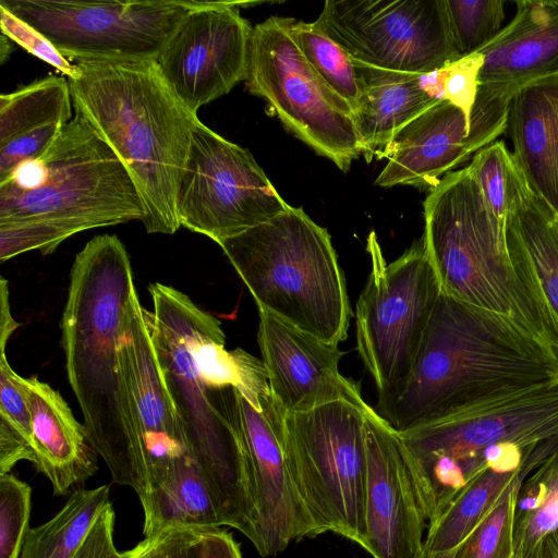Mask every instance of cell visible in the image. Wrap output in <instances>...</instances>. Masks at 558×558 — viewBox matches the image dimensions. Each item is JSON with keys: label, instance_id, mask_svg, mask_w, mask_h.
Listing matches in <instances>:
<instances>
[{"label": "cell", "instance_id": "obj_34", "mask_svg": "<svg viewBox=\"0 0 558 558\" xmlns=\"http://www.w3.org/2000/svg\"><path fill=\"white\" fill-rule=\"evenodd\" d=\"M511 161L512 153L502 141H496L478 150L468 166L480 186L496 235L506 247Z\"/></svg>", "mask_w": 558, "mask_h": 558}, {"label": "cell", "instance_id": "obj_33", "mask_svg": "<svg viewBox=\"0 0 558 558\" xmlns=\"http://www.w3.org/2000/svg\"><path fill=\"white\" fill-rule=\"evenodd\" d=\"M445 11L459 58L483 48L502 28L506 16L501 0H445Z\"/></svg>", "mask_w": 558, "mask_h": 558}, {"label": "cell", "instance_id": "obj_27", "mask_svg": "<svg viewBox=\"0 0 558 558\" xmlns=\"http://www.w3.org/2000/svg\"><path fill=\"white\" fill-rule=\"evenodd\" d=\"M140 501L144 512V537L177 526H228L205 477L190 454L178 458L166 482Z\"/></svg>", "mask_w": 558, "mask_h": 558}, {"label": "cell", "instance_id": "obj_44", "mask_svg": "<svg viewBox=\"0 0 558 558\" xmlns=\"http://www.w3.org/2000/svg\"><path fill=\"white\" fill-rule=\"evenodd\" d=\"M532 558H558V527L542 539Z\"/></svg>", "mask_w": 558, "mask_h": 558}, {"label": "cell", "instance_id": "obj_20", "mask_svg": "<svg viewBox=\"0 0 558 558\" xmlns=\"http://www.w3.org/2000/svg\"><path fill=\"white\" fill-rule=\"evenodd\" d=\"M259 312L257 340L271 393L286 413H299L336 401L367 405L360 387L342 376L344 353L278 317Z\"/></svg>", "mask_w": 558, "mask_h": 558}, {"label": "cell", "instance_id": "obj_31", "mask_svg": "<svg viewBox=\"0 0 558 558\" xmlns=\"http://www.w3.org/2000/svg\"><path fill=\"white\" fill-rule=\"evenodd\" d=\"M290 34L307 62L354 111L361 96L356 66L350 56L314 23L289 17Z\"/></svg>", "mask_w": 558, "mask_h": 558}, {"label": "cell", "instance_id": "obj_9", "mask_svg": "<svg viewBox=\"0 0 558 558\" xmlns=\"http://www.w3.org/2000/svg\"><path fill=\"white\" fill-rule=\"evenodd\" d=\"M336 401L283 416V441L301 497L320 534L366 547L365 417L372 410Z\"/></svg>", "mask_w": 558, "mask_h": 558}, {"label": "cell", "instance_id": "obj_39", "mask_svg": "<svg viewBox=\"0 0 558 558\" xmlns=\"http://www.w3.org/2000/svg\"><path fill=\"white\" fill-rule=\"evenodd\" d=\"M483 62V54L476 51L442 68L445 99L460 108L469 120Z\"/></svg>", "mask_w": 558, "mask_h": 558}, {"label": "cell", "instance_id": "obj_7", "mask_svg": "<svg viewBox=\"0 0 558 558\" xmlns=\"http://www.w3.org/2000/svg\"><path fill=\"white\" fill-rule=\"evenodd\" d=\"M399 436L429 522L487 468L488 447L558 439V381L485 397Z\"/></svg>", "mask_w": 558, "mask_h": 558}, {"label": "cell", "instance_id": "obj_42", "mask_svg": "<svg viewBox=\"0 0 558 558\" xmlns=\"http://www.w3.org/2000/svg\"><path fill=\"white\" fill-rule=\"evenodd\" d=\"M203 558H244L233 535L220 527L206 529L203 541Z\"/></svg>", "mask_w": 558, "mask_h": 558}, {"label": "cell", "instance_id": "obj_35", "mask_svg": "<svg viewBox=\"0 0 558 558\" xmlns=\"http://www.w3.org/2000/svg\"><path fill=\"white\" fill-rule=\"evenodd\" d=\"M525 478V477H524ZM518 481L460 545L457 558H512L513 511Z\"/></svg>", "mask_w": 558, "mask_h": 558}, {"label": "cell", "instance_id": "obj_15", "mask_svg": "<svg viewBox=\"0 0 558 558\" xmlns=\"http://www.w3.org/2000/svg\"><path fill=\"white\" fill-rule=\"evenodd\" d=\"M235 1H208L191 11L156 60L179 100L192 113L245 81L253 27Z\"/></svg>", "mask_w": 558, "mask_h": 558}, {"label": "cell", "instance_id": "obj_37", "mask_svg": "<svg viewBox=\"0 0 558 558\" xmlns=\"http://www.w3.org/2000/svg\"><path fill=\"white\" fill-rule=\"evenodd\" d=\"M206 529L170 527L146 536L133 548L121 551L122 558H203Z\"/></svg>", "mask_w": 558, "mask_h": 558}, {"label": "cell", "instance_id": "obj_45", "mask_svg": "<svg viewBox=\"0 0 558 558\" xmlns=\"http://www.w3.org/2000/svg\"><path fill=\"white\" fill-rule=\"evenodd\" d=\"M460 546L447 550H427L423 549L420 558H457Z\"/></svg>", "mask_w": 558, "mask_h": 558}, {"label": "cell", "instance_id": "obj_25", "mask_svg": "<svg viewBox=\"0 0 558 558\" xmlns=\"http://www.w3.org/2000/svg\"><path fill=\"white\" fill-rule=\"evenodd\" d=\"M355 66L360 78L361 96L353 111V120L362 154L369 162L399 130L440 100L423 89L421 74L364 64H355Z\"/></svg>", "mask_w": 558, "mask_h": 558}, {"label": "cell", "instance_id": "obj_30", "mask_svg": "<svg viewBox=\"0 0 558 558\" xmlns=\"http://www.w3.org/2000/svg\"><path fill=\"white\" fill-rule=\"evenodd\" d=\"M69 80L50 75L0 96V145L50 123L72 119Z\"/></svg>", "mask_w": 558, "mask_h": 558}, {"label": "cell", "instance_id": "obj_14", "mask_svg": "<svg viewBox=\"0 0 558 558\" xmlns=\"http://www.w3.org/2000/svg\"><path fill=\"white\" fill-rule=\"evenodd\" d=\"M313 23L355 64L425 74L460 59L445 0H327Z\"/></svg>", "mask_w": 558, "mask_h": 558}, {"label": "cell", "instance_id": "obj_1", "mask_svg": "<svg viewBox=\"0 0 558 558\" xmlns=\"http://www.w3.org/2000/svg\"><path fill=\"white\" fill-rule=\"evenodd\" d=\"M135 291L121 240L94 236L73 262L61 330L68 379L88 441L112 482L131 487L141 499L148 490L147 474L119 351Z\"/></svg>", "mask_w": 558, "mask_h": 558}, {"label": "cell", "instance_id": "obj_3", "mask_svg": "<svg viewBox=\"0 0 558 558\" xmlns=\"http://www.w3.org/2000/svg\"><path fill=\"white\" fill-rule=\"evenodd\" d=\"M144 218L129 171L75 113L43 157L0 182V260L49 254L77 232Z\"/></svg>", "mask_w": 558, "mask_h": 558}, {"label": "cell", "instance_id": "obj_12", "mask_svg": "<svg viewBox=\"0 0 558 558\" xmlns=\"http://www.w3.org/2000/svg\"><path fill=\"white\" fill-rule=\"evenodd\" d=\"M208 1L1 0L68 60L156 61L179 24Z\"/></svg>", "mask_w": 558, "mask_h": 558}, {"label": "cell", "instance_id": "obj_23", "mask_svg": "<svg viewBox=\"0 0 558 558\" xmlns=\"http://www.w3.org/2000/svg\"><path fill=\"white\" fill-rule=\"evenodd\" d=\"M17 383L31 414L32 463L49 480L56 496H65L97 472V453L57 390L37 377L17 375Z\"/></svg>", "mask_w": 558, "mask_h": 558}, {"label": "cell", "instance_id": "obj_10", "mask_svg": "<svg viewBox=\"0 0 558 558\" xmlns=\"http://www.w3.org/2000/svg\"><path fill=\"white\" fill-rule=\"evenodd\" d=\"M366 251L372 268L355 308L356 349L379 407L405 384L440 289L423 236L389 264L374 231Z\"/></svg>", "mask_w": 558, "mask_h": 558}, {"label": "cell", "instance_id": "obj_11", "mask_svg": "<svg viewBox=\"0 0 558 558\" xmlns=\"http://www.w3.org/2000/svg\"><path fill=\"white\" fill-rule=\"evenodd\" d=\"M245 83L289 131L343 172L362 154L353 110L304 58L289 17L270 16L253 27Z\"/></svg>", "mask_w": 558, "mask_h": 558}, {"label": "cell", "instance_id": "obj_46", "mask_svg": "<svg viewBox=\"0 0 558 558\" xmlns=\"http://www.w3.org/2000/svg\"><path fill=\"white\" fill-rule=\"evenodd\" d=\"M108 558H122L120 551H113Z\"/></svg>", "mask_w": 558, "mask_h": 558}, {"label": "cell", "instance_id": "obj_28", "mask_svg": "<svg viewBox=\"0 0 558 558\" xmlns=\"http://www.w3.org/2000/svg\"><path fill=\"white\" fill-rule=\"evenodd\" d=\"M109 485L76 488L49 521L31 527L20 558H74L104 509Z\"/></svg>", "mask_w": 558, "mask_h": 558}, {"label": "cell", "instance_id": "obj_29", "mask_svg": "<svg viewBox=\"0 0 558 558\" xmlns=\"http://www.w3.org/2000/svg\"><path fill=\"white\" fill-rule=\"evenodd\" d=\"M558 527V448L521 483L513 511V557L532 558Z\"/></svg>", "mask_w": 558, "mask_h": 558}, {"label": "cell", "instance_id": "obj_24", "mask_svg": "<svg viewBox=\"0 0 558 558\" xmlns=\"http://www.w3.org/2000/svg\"><path fill=\"white\" fill-rule=\"evenodd\" d=\"M513 158L530 190L558 211V74L520 88L512 97L507 130Z\"/></svg>", "mask_w": 558, "mask_h": 558}, {"label": "cell", "instance_id": "obj_6", "mask_svg": "<svg viewBox=\"0 0 558 558\" xmlns=\"http://www.w3.org/2000/svg\"><path fill=\"white\" fill-rule=\"evenodd\" d=\"M258 311L331 344L347 339L351 307L344 274L328 231L302 207L220 244Z\"/></svg>", "mask_w": 558, "mask_h": 558}, {"label": "cell", "instance_id": "obj_36", "mask_svg": "<svg viewBox=\"0 0 558 558\" xmlns=\"http://www.w3.org/2000/svg\"><path fill=\"white\" fill-rule=\"evenodd\" d=\"M32 488L14 474L0 475V558H20L29 527Z\"/></svg>", "mask_w": 558, "mask_h": 558}, {"label": "cell", "instance_id": "obj_17", "mask_svg": "<svg viewBox=\"0 0 558 558\" xmlns=\"http://www.w3.org/2000/svg\"><path fill=\"white\" fill-rule=\"evenodd\" d=\"M364 430L365 550L373 558H420L428 520L399 433L374 409Z\"/></svg>", "mask_w": 558, "mask_h": 558}, {"label": "cell", "instance_id": "obj_47", "mask_svg": "<svg viewBox=\"0 0 558 558\" xmlns=\"http://www.w3.org/2000/svg\"><path fill=\"white\" fill-rule=\"evenodd\" d=\"M556 219H557V222H558V211H557V214H556Z\"/></svg>", "mask_w": 558, "mask_h": 558}, {"label": "cell", "instance_id": "obj_32", "mask_svg": "<svg viewBox=\"0 0 558 558\" xmlns=\"http://www.w3.org/2000/svg\"><path fill=\"white\" fill-rule=\"evenodd\" d=\"M15 373L0 351V475L21 460L33 462L32 423Z\"/></svg>", "mask_w": 558, "mask_h": 558}, {"label": "cell", "instance_id": "obj_21", "mask_svg": "<svg viewBox=\"0 0 558 558\" xmlns=\"http://www.w3.org/2000/svg\"><path fill=\"white\" fill-rule=\"evenodd\" d=\"M506 242L514 274L558 356V222L527 186L513 155Z\"/></svg>", "mask_w": 558, "mask_h": 558}, {"label": "cell", "instance_id": "obj_40", "mask_svg": "<svg viewBox=\"0 0 558 558\" xmlns=\"http://www.w3.org/2000/svg\"><path fill=\"white\" fill-rule=\"evenodd\" d=\"M64 125L50 123L0 145V182L22 163L39 159L54 143Z\"/></svg>", "mask_w": 558, "mask_h": 558}, {"label": "cell", "instance_id": "obj_4", "mask_svg": "<svg viewBox=\"0 0 558 558\" xmlns=\"http://www.w3.org/2000/svg\"><path fill=\"white\" fill-rule=\"evenodd\" d=\"M69 80L75 113L112 148L141 196L148 233L180 228L177 195L197 114L189 111L156 61L77 62Z\"/></svg>", "mask_w": 558, "mask_h": 558}, {"label": "cell", "instance_id": "obj_18", "mask_svg": "<svg viewBox=\"0 0 558 558\" xmlns=\"http://www.w3.org/2000/svg\"><path fill=\"white\" fill-rule=\"evenodd\" d=\"M119 351L143 449L147 495L166 482L178 458L190 453L136 291L126 306Z\"/></svg>", "mask_w": 558, "mask_h": 558}, {"label": "cell", "instance_id": "obj_38", "mask_svg": "<svg viewBox=\"0 0 558 558\" xmlns=\"http://www.w3.org/2000/svg\"><path fill=\"white\" fill-rule=\"evenodd\" d=\"M0 25L3 35L29 53L51 64L69 80L77 75L76 64H72L64 58L38 31L2 7H0Z\"/></svg>", "mask_w": 558, "mask_h": 558}, {"label": "cell", "instance_id": "obj_5", "mask_svg": "<svg viewBox=\"0 0 558 558\" xmlns=\"http://www.w3.org/2000/svg\"><path fill=\"white\" fill-rule=\"evenodd\" d=\"M149 292L154 310L146 311L150 336L189 453L228 526L255 545L258 513L241 434L238 390L215 386L201 373L194 351L197 305L160 282L150 284Z\"/></svg>", "mask_w": 558, "mask_h": 558}, {"label": "cell", "instance_id": "obj_13", "mask_svg": "<svg viewBox=\"0 0 558 558\" xmlns=\"http://www.w3.org/2000/svg\"><path fill=\"white\" fill-rule=\"evenodd\" d=\"M288 206L250 151L195 121L177 195L180 227L220 244Z\"/></svg>", "mask_w": 558, "mask_h": 558}, {"label": "cell", "instance_id": "obj_26", "mask_svg": "<svg viewBox=\"0 0 558 558\" xmlns=\"http://www.w3.org/2000/svg\"><path fill=\"white\" fill-rule=\"evenodd\" d=\"M558 448V439L531 451L524 464L514 471L485 468L428 523L424 549L447 550L460 546L486 518L504 495Z\"/></svg>", "mask_w": 558, "mask_h": 558}, {"label": "cell", "instance_id": "obj_16", "mask_svg": "<svg viewBox=\"0 0 558 558\" xmlns=\"http://www.w3.org/2000/svg\"><path fill=\"white\" fill-rule=\"evenodd\" d=\"M240 426L258 513L254 545L264 557L276 556L294 541L315 537L313 521L293 478L283 441L284 411L272 393L254 408L238 391Z\"/></svg>", "mask_w": 558, "mask_h": 558}, {"label": "cell", "instance_id": "obj_43", "mask_svg": "<svg viewBox=\"0 0 558 558\" xmlns=\"http://www.w3.org/2000/svg\"><path fill=\"white\" fill-rule=\"evenodd\" d=\"M16 328L17 323L13 319L10 311L8 282L1 277L0 351H5L9 338Z\"/></svg>", "mask_w": 558, "mask_h": 558}, {"label": "cell", "instance_id": "obj_2", "mask_svg": "<svg viewBox=\"0 0 558 558\" xmlns=\"http://www.w3.org/2000/svg\"><path fill=\"white\" fill-rule=\"evenodd\" d=\"M558 381V357L512 322L440 293L412 371L376 411L401 433L506 390Z\"/></svg>", "mask_w": 558, "mask_h": 558}, {"label": "cell", "instance_id": "obj_41", "mask_svg": "<svg viewBox=\"0 0 558 558\" xmlns=\"http://www.w3.org/2000/svg\"><path fill=\"white\" fill-rule=\"evenodd\" d=\"M114 510L110 502L99 514L74 558H108L116 551Z\"/></svg>", "mask_w": 558, "mask_h": 558}, {"label": "cell", "instance_id": "obj_22", "mask_svg": "<svg viewBox=\"0 0 558 558\" xmlns=\"http://www.w3.org/2000/svg\"><path fill=\"white\" fill-rule=\"evenodd\" d=\"M513 19L483 48L478 84L517 93L558 74V0H520Z\"/></svg>", "mask_w": 558, "mask_h": 558}, {"label": "cell", "instance_id": "obj_19", "mask_svg": "<svg viewBox=\"0 0 558 558\" xmlns=\"http://www.w3.org/2000/svg\"><path fill=\"white\" fill-rule=\"evenodd\" d=\"M505 130L473 120L448 100H440L399 130L377 158L388 162L375 180L381 187H435L441 178L496 142Z\"/></svg>", "mask_w": 558, "mask_h": 558}, {"label": "cell", "instance_id": "obj_8", "mask_svg": "<svg viewBox=\"0 0 558 558\" xmlns=\"http://www.w3.org/2000/svg\"><path fill=\"white\" fill-rule=\"evenodd\" d=\"M424 220L440 293L512 322L556 355L469 167L448 172L428 191Z\"/></svg>", "mask_w": 558, "mask_h": 558}]
</instances>
